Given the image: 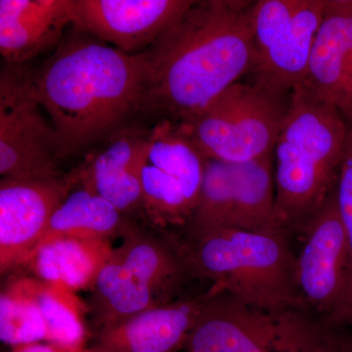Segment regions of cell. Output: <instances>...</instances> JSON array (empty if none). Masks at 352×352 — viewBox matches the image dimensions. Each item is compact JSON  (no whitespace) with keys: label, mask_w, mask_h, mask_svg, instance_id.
Returning a JSON list of instances; mask_svg holds the SVG:
<instances>
[{"label":"cell","mask_w":352,"mask_h":352,"mask_svg":"<svg viewBox=\"0 0 352 352\" xmlns=\"http://www.w3.org/2000/svg\"><path fill=\"white\" fill-rule=\"evenodd\" d=\"M32 82V67L6 64L0 73L1 178L63 176L54 127L44 120Z\"/></svg>","instance_id":"8"},{"label":"cell","mask_w":352,"mask_h":352,"mask_svg":"<svg viewBox=\"0 0 352 352\" xmlns=\"http://www.w3.org/2000/svg\"><path fill=\"white\" fill-rule=\"evenodd\" d=\"M15 281L38 307L47 330L46 342L67 349H87L83 314L88 309L74 292L34 277Z\"/></svg>","instance_id":"19"},{"label":"cell","mask_w":352,"mask_h":352,"mask_svg":"<svg viewBox=\"0 0 352 352\" xmlns=\"http://www.w3.org/2000/svg\"><path fill=\"white\" fill-rule=\"evenodd\" d=\"M146 76L145 51L127 54L75 30L32 68L34 95L52 120L61 157L134 122Z\"/></svg>","instance_id":"2"},{"label":"cell","mask_w":352,"mask_h":352,"mask_svg":"<svg viewBox=\"0 0 352 352\" xmlns=\"http://www.w3.org/2000/svg\"><path fill=\"white\" fill-rule=\"evenodd\" d=\"M252 0H194L145 50L147 76L138 118L187 124L249 74Z\"/></svg>","instance_id":"1"},{"label":"cell","mask_w":352,"mask_h":352,"mask_svg":"<svg viewBox=\"0 0 352 352\" xmlns=\"http://www.w3.org/2000/svg\"><path fill=\"white\" fill-rule=\"evenodd\" d=\"M327 1H256L252 80L285 94L305 82Z\"/></svg>","instance_id":"7"},{"label":"cell","mask_w":352,"mask_h":352,"mask_svg":"<svg viewBox=\"0 0 352 352\" xmlns=\"http://www.w3.org/2000/svg\"><path fill=\"white\" fill-rule=\"evenodd\" d=\"M85 352H101L99 351H97V349H94V347H91V349H87V351Z\"/></svg>","instance_id":"28"},{"label":"cell","mask_w":352,"mask_h":352,"mask_svg":"<svg viewBox=\"0 0 352 352\" xmlns=\"http://www.w3.org/2000/svg\"><path fill=\"white\" fill-rule=\"evenodd\" d=\"M298 235L303 239L296 256L302 310L325 322L344 300L349 281V245L336 191Z\"/></svg>","instance_id":"9"},{"label":"cell","mask_w":352,"mask_h":352,"mask_svg":"<svg viewBox=\"0 0 352 352\" xmlns=\"http://www.w3.org/2000/svg\"><path fill=\"white\" fill-rule=\"evenodd\" d=\"M279 314L252 307L226 293L206 294L187 340L186 352H273Z\"/></svg>","instance_id":"12"},{"label":"cell","mask_w":352,"mask_h":352,"mask_svg":"<svg viewBox=\"0 0 352 352\" xmlns=\"http://www.w3.org/2000/svg\"><path fill=\"white\" fill-rule=\"evenodd\" d=\"M124 242L100 273V289L115 314L124 318L175 302L194 277L182 241L163 229L129 219Z\"/></svg>","instance_id":"5"},{"label":"cell","mask_w":352,"mask_h":352,"mask_svg":"<svg viewBox=\"0 0 352 352\" xmlns=\"http://www.w3.org/2000/svg\"><path fill=\"white\" fill-rule=\"evenodd\" d=\"M113 251L110 240L54 238L41 243L21 265L34 278L75 293L91 288Z\"/></svg>","instance_id":"17"},{"label":"cell","mask_w":352,"mask_h":352,"mask_svg":"<svg viewBox=\"0 0 352 352\" xmlns=\"http://www.w3.org/2000/svg\"><path fill=\"white\" fill-rule=\"evenodd\" d=\"M72 0H1L0 53L6 64L25 65L56 48L72 24Z\"/></svg>","instance_id":"16"},{"label":"cell","mask_w":352,"mask_h":352,"mask_svg":"<svg viewBox=\"0 0 352 352\" xmlns=\"http://www.w3.org/2000/svg\"><path fill=\"white\" fill-rule=\"evenodd\" d=\"M201 298H182L145 310L96 333L101 352H178L200 311Z\"/></svg>","instance_id":"15"},{"label":"cell","mask_w":352,"mask_h":352,"mask_svg":"<svg viewBox=\"0 0 352 352\" xmlns=\"http://www.w3.org/2000/svg\"><path fill=\"white\" fill-rule=\"evenodd\" d=\"M333 329V332H335L336 338H337L338 342H339V344H340V346L342 347V349H344V351L346 352H352V346L349 344V342H346V340L344 339V337H342V333H340L339 329Z\"/></svg>","instance_id":"26"},{"label":"cell","mask_w":352,"mask_h":352,"mask_svg":"<svg viewBox=\"0 0 352 352\" xmlns=\"http://www.w3.org/2000/svg\"><path fill=\"white\" fill-rule=\"evenodd\" d=\"M0 339L13 347L46 342L47 339L38 307L16 281L0 296Z\"/></svg>","instance_id":"22"},{"label":"cell","mask_w":352,"mask_h":352,"mask_svg":"<svg viewBox=\"0 0 352 352\" xmlns=\"http://www.w3.org/2000/svg\"><path fill=\"white\" fill-rule=\"evenodd\" d=\"M194 0H72L75 31L136 54L156 43Z\"/></svg>","instance_id":"11"},{"label":"cell","mask_w":352,"mask_h":352,"mask_svg":"<svg viewBox=\"0 0 352 352\" xmlns=\"http://www.w3.org/2000/svg\"><path fill=\"white\" fill-rule=\"evenodd\" d=\"M78 184L80 188L74 186L51 217L39 244L61 237L109 240L124 232L129 219L91 189Z\"/></svg>","instance_id":"18"},{"label":"cell","mask_w":352,"mask_h":352,"mask_svg":"<svg viewBox=\"0 0 352 352\" xmlns=\"http://www.w3.org/2000/svg\"><path fill=\"white\" fill-rule=\"evenodd\" d=\"M233 164L235 206L232 228L247 231L273 229L276 201L273 154Z\"/></svg>","instance_id":"20"},{"label":"cell","mask_w":352,"mask_h":352,"mask_svg":"<svg viewBox=\"0 0 352 352\" xmlns=\"http://www.w3.org/2000/svg\"><path fill=\"white\" fill-rule=\"evenodd\" d=\"M150 127L134 122L113 132L76 168L78 182L126 219L146 222L139 168Z\"/></svg>","instance_id":"13"},{"label":"cell","mask_w":352,"mask_h":352,"mask_svg":"<svg viewBox=\"0 0 352 352\" xmlns=\"http://www.w3.org/2000/svg\"><path fill=\"white\" fill-rule=\"evenodd\" d=\"M336 194H337L340 217L346 228L347 245H349V281H347L346 295L339 308L328 320L322 323L329 328L351 329L352 331V129H351L347 136L346 153H344V162L340 168Z\"/></svg>","instance_id":"24"},{"label":"cell","mask_w":352,"mask_h":352,"mask_svg":"<svg viewBox=\"0 0 352 352\" xmlns=\"http://www.w3.org/2000/svg\"><path fill=\"white\" fill-rule=\"evenodd\" d=\"M278 352H346L332 328L300 309L279 314Z\"/></svg>","instance_id":"23"},{"label":"cell","mask_w":352,"mask_h":352,"mask_svg":"<svg viewBox=\"0 0 352 352\" xmlns=\"http://www.w3.org/2000/svg\"><path fill=\"white\" fill-rule=\"evenodd\" d=\"M305 83L352 129V0H328Z\"/></svg>","instance_id":"14"},{"label":"cell","mask_w":352,"mask_h":352,"mask_svg":"<svg viewBox=\"0 0 352 352\" xmlns=\"http://www.w3.org/2000/svg\"><path fill=\"white\" fill-rule=\"evenodd\" d=\"M87 349H72L57 346V344H48V342H38V344L13 347V351L11 352H85Z\"/></svg>","instance_id":"25"},{"label":"cell","mask_w":352,"mask_h":352,"mask_svg":"<svg viewBox=\"0 0 352 352\" xmlns=\"http://www.w3.org/2000/svg\"><path fill=\"white\" fill-rule=\"evenodd\" d=\"M289 233L280 229L228 228L182 242L194 277L212 282L208 294L226 292L272 314L302 310L296 256Z\"/></svg>","instance_id":"4"},{"label":"cell","mask_w":352,"mask_h":352,"mask_svg":"<svg viewBox=\"0 0 352 352\" xmlns=\"http://www.w3.org/2000/svg\"><path fill=\"white\" fill-rule=\"evenodd\" d=\"M291 94L252 80L224 90L205 111L180 124L206 159L244 163L273 154Z\"/></svg>","instance_id":"6"},{"label":"cell","mask_w":352,"mask_h":352,"mask_svg":"<svg viewBox=\"0 0 352 352\" xmlns=\"http://www.w3.org/2000/svg\"><path fill=\"white\" fill-rule=\"evenodd\" d=\"M349 131L340 113L307 83L292 91L288 116L273 151V229L300 234L335 193Z\"/></svg>","instance_id":"3"},{"label":"cell","mask_w":352,"mask_h":352,"mask_svg":"<svg viewBox=\"0 0 352 352\" xmlns=\"http://www.w3.org/2000/svg\"><path fill=\"white\" fill-rule=\"evenodd\" d=\"M76 183V170L54 178H1V274L20 266L36 249L43 239L51 217Z\"/></svg>","instance_id":"10"},{"label":"cell","mask_w":352,"mask_h":352,"mask_svg":"<svg viewBox=\"0 0 352 352\" xmlns=\"http://www.w3.org/2000/svg\"><path fill=\"white\" fill-rule=\"evenodd\" d=\"M234 206L233 163L206 160L200 194L186 226L188 236L232 228Z\"/></svg>","instance_id":"21"},{"label":"cell","mask_w":352,"mask_h":352,"mask_svg":"<svg viewBox=\"0 0 352 352\" xmlns=\"http://www.w3.org/2000/svg\"><path fill=\"white\" fill-rule=\"evenodd\" d=\"M337 329H339L340 333H342V337H344V339L346 340V342H349V344L352 346V331H349L347 329L342 328Z\"/></svg>","instance_id":"27"}]
</instances>
